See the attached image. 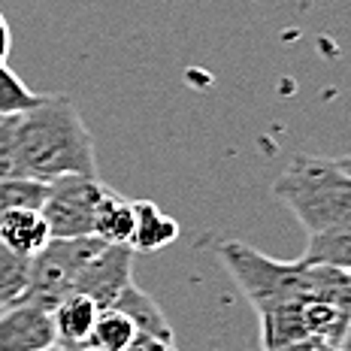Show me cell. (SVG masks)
<instances>
[{
  "label": "cell",
  "mask_w": 351,
  "mask_h": 351,
  "mask_svg": "<svg viewBox=\"0 0 351 351\" xmlns=\"http://www.w3.org/2000/svg\"><path fill=\"white\" fill-rule=\"evenodd\" d=\"M218 261L258 312L263 351H339L351 312L348 273L303 258L276 261L245 243L218 245Z\"/></svg>",
  "instance_id": "obj_1"
},
{
  "label": "cell",
  "mask_w": 351,
  "mask_h": 351,
  "mask_svg": "<svg viewBox=\"0 0 351 351\" xmlns=\"http://www.w3.org/2000/svg\"><path fill=\"white\" fill-rule=\"evenodd\" d=\"M16 176L52 182L61 176H97V149L67 94H43L31 112L16 115Z\"/></svg>",
  "instance_id": "obj_2"
},
{
  "label": "cell",
  "mask_w": 351,
  "mask_h": 351,
  "mask_svg": "<svg viewBox=\"0 0 351 351\" xmlns=\"http://www.w3.org/2000/svg\"><path fill=\"white\" fill-rule=\"evenodd\" d=\"M273 197L294 212L306 233L351 224V176L336 158L294 155L273 182Z\"/></svg>",
  "instance_id": "obj_3"
},
{
  "label": "cell",
  "mask_w": 351,
  "mask_h": 351,
  "mask_svg": "<svg viewBox=\"0 0 351 351\" xmlns=\"http://www.w3.org/2000/svg\"><path fill=\"white\" fill-rule=\"evenodd\" d=\"M97 237H76V239H49L43 252L27 258V291L25 303L52 312L64 297L73 294L82 267L100 252Z\"/></svg>",
  "instance_id": "obj_4"
},
{
  "label": "cell",
  "mask_w": 351,
  "mask_h": 351,
  "mask_svg": "<svg viewBox=\"0 0 351 351\" xmlns=\"http://www.w3.org/2000/svg\"><path fill=\"white\" fill-rule=\"evenodd\" d=\"M109 185L97 176H61L46 185V200H43V218L49 224V233L55 239H76L94 237V218L97 206L106 197Z\"/></svg>",
  "instance_id": "obj_5"
},
{
  "label": "cell",
  "mask_w": 351,
  "mask_h": 351,
  "mask_svg": "<svg viewBox=\"0 0 351 351\" xmlns=\"http://www.w3.org/2000/svg\"><path fill=\"white\" fill-rule=\"evenodd\" d=\"M134 254L136 252L130 245H106L104 243L100 252L82 267L73 294L94 300L100 309L112 306L121 291L134 282V276H130L134 273Z\"/></svg>",
  "instance_id": "obj_6"
},
{
  "label": "cell",
  "mask_w": 351,
  "mask_h": 351,
  "mask_svg": "<svg viewBox=\"0 0 351 351\" xmlns=\"http://www.w3.org/2000/svg\"><path fill=\"white\" fill-rule=\"evenodd\" d=\"M49 346H55L52 312L25 300L0 312V351H43Z\"/></svg>",
  "instance_id": "obj_7"
},
{
  "label": "cell",
  "mask_w": 351,
  "mask_h": 351,
  "mask_svg": "<svg viewBox=\"0 0 351 351\" xmlns=\"http://www.w3.org/2000/svg\"><path fill=\"white\" fill-rule=\"evenodd\" d=\"M100 306L82 294H70L52 309V327H55V346L64 351H82L88 346V336L94 330Z\"/></svg>",
  "instance_id": "obj_8"
},
{
  "label": "cell",
  "mask_w": 351,
  "mask_h": 351,
  "mask_svg": "<svg viewBox=\"0 0 351 351\" xmlns=\"http://www.w3.org/2000/svg\"><path fill=\"white\" fill-rule=\"evenodd\" d=\"M52 239L40 209H12L0 218V245L19 258H34Z\"/></svg>",
  "instance_id": "obj_9"
},
{
  "label": "cell",
  "mask_w": 351,
  "mask_h": 351,
  "mask_svg": "<svg viewBox=\"0 0 351 351\" xmlns=\"http://www.w3.org/2000/svg\"><path fill=\"white\" fill-rule=\"evenodd\" d=\"M179 237V221L160 212L158 203L152 200H134V237H130V248L143 254L160 252Z\"/></svg>",
  "instance_id": "obj_10"
},
{
  "label": "cell",
  "mask_w": 351,
  "mask_h": 351,
  "mask_svg": "<svg viewBox=\"0 0 351 351\" xmlns=\"http://www.w3.org/2000/svg\"><path fill=\"white\" fill-rule=\"evenodd\" d=\"M112 306L134 321L136 330H140V336H152V339H160V342H176L173 339L170 318L164 315V309L155 303V297L145 294L143 288H136L134 282L121 291L119 300H115Z\"/></svg>",
  "instance_id": "obj_11"
},
{
  "label": "cell",
  "mask_w": 351,
  "mask_h": 351,
  "mask_svg": "<svg viewBox=\"0 0 351 351\" xmlns=\"http://www.w3.org/2000/svg\"><path fill=\"white\" fill-rule=\"evenodd\" d=\"M94 237L106 245H130V237H134V200H128V197L109 188L97 206Z\"/></svg>",
  "instance_id": "obj_12"
},
{
  "label": "cell",
  "mask_w": 351,
  "mask_h": 351,
  "mask_svg": "<svg viewBox=\"0 0 351 351\" xmlns=\"http://www.w3.org/2000/svg\"><path fill=\"white\" fill-rule=\"evenodd\" d=\"M303 261L339 269V273H351V224H336V228L309 233Z\"/></svg>",
  "instance_id": "obj_13"
},
{
  "label": "cell",
  "mask_w": 351,
  "mask_h": 351,
  "mask_svg": "<svg viewBox=\"0 0 351 351\" xmlns=\"http://www.w3.org/2000/svg\"><path fill=\"white\" fill-rule=\"evenodd\" d=\"M136 336H140V330H136L134 321L115 309V306H106V309L97 312L94 330L88 336V346L82 351H121L130 342H136Z\"/></svg>",
  "instance_id": "obj_14"
},
{
  "label": "cell",
  "mask_w": 351,
  "mask_h": 351,
  "mask_svg": "<svg viewBox=\"0 0 351 351\" xmlns=\"http://www.w3.org/2000/svg\"><path fill=\"white\" fill-rule=\"evenodd\" d=\"M43 100V94L31 91L19 79L16 70H10L6 64H0V119H16L25 115Z\"/></svg>",
  "instance_id": "obj_15"
},
{
  "label": "cell",
  "mask_w": 351,
  "mask_h": 351,
  "mask_svg": "<svg viewBox=\"0 0 351 351\" xmlns=\"http://www.w3.org/2000/svg\"><path fill=\"white\" fill-rule=\"evenodd\" d=\"M46 200V182L10 176L0 179V218L12 209H40Z\"/></svg>",
  "instance_id": "obj_16"
},
{
  "label": "cell",
  "mask_w": 351,
  "mask_h": 351,
  "mask_svg": "<svg viewBox=\"0 0 351 351\" xmlns=\"http://www.w3.org/2000/svg\"><path fill=\"white\" fill-rule=\"evenodd\" d=\"M27 291V258L6 252L0 245V312L21 303Z\"/></svg>",
  "instance_id": "obj_17"
},
{
  "label": "cell",
  "mask_w": 351,
  "mask_h": 351,
  "mask_svg": "<svg viewBox=\"0 0 351 351\" xmlns=\"http://www.w3.org/2000/svg\"><path fill=\"white\" fill-rule=\"evenodd\" d=\"M16 119H0V179L16 176Z\"/></svg>",
  "instance_id": "obj_18"
},
{
  "label": "cell",
  "mask_w": 351,
  "mask_h": 351,
  "mask_svg": "<svg viewBox=\"0 0 351 351\" xmlns=\"http://www.w3.org/2000/svg\"><path fill=\"white\" fill-rule=\"evenodd\" d=\"M121 351H176V342H160L152 339V336H136V342H130L128 348Z\"/></svg>",
  "instance_id": "obj_19"
},
{
  "label": "cell",
  "mask_w": 351,
  "mask_h": 351,
  "mask_svg": "<svg viewBox=\"0 0 351 351\" xmlns=\"http://www.w3.org/2000/svg\"><path fill=\"white\" fill-rule=\"evenodd\" d=\"M10 49H12L10 21H6V19H3V12H0V64H6V58H10Z\"/></svg>",
  "instance_id": "obj_20"
},
{
  "label": "cell",
  "mask_w": 351,
  "mask_h": 351,
  "mask_svg": "<svg viewBox=\"0 0 351 351\" xmlns=\"http://www.w3.org/2000/svg\"><path fill=\"white\" fill-rule=\"evenodd\" d=\"M348 279H351V273H348ZM339 351H351V312H348V327H346V336H342Z\"/></svg>",
  "instance_id": "obj_21"
},
{
  "label": "cell",
  "mask_w": 351,
  "mask_h": 351,
  "mask_svg": "<svg viewBox=\"0 0 351 351\" xmlns=\"http://www.w3.org/2000/svg\"><path fill=\"white\" fill-rule=\"evenodd\" d=\"M336 164H339L342 170H346V173L351 176V155H342V158H336Z\"/></svg>",
  "instance_id": "obj_22"
},
{
  "label": "cell",
  "mask_w": 351,
  "mask_h": 351,
  "mask_svg": "<svg viewBox=\"0 0 351 351\" xmlns=\"http://www.w3.org/2000/svg\"><path fill=\"white\" fill-rule=\"evenodd\" d=\"M43 351H64L61 346H49V348H43Z\"/></svg>",
  "instance_id": "obj_23"
},
{
  "label": "cell",
  "mask_w": 351,
  "mask_h": 351,
  "mask_svg": "<svg viewBox=\"0 0 351 351\" xmlns=\"http://www.w3.org/2000/svg\"><path fill=\"white\" fill-rule=\"evenodd\" d=\"M285 351H309V348H285Z\"/></svg>",
  "instance_id": "obj_24"
}]
</instances>
